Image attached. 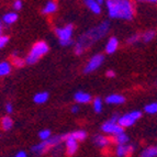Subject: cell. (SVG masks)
<instances>
[{"label":"cell","mask_w":157,"mask_h":157,"mask_svg":"<svg viewBox=\"0 0 157 157\" xmlns=\"http://www.w3.org/2000/svg\"><path fill=\"white\" fill-rule=\"evenodd\" d=\"M110 29V24L108 21L102 22L101 24H99L96 28H92L88 32H86L85 34H82L80 37L78 39V41L75 44V53L77 55L82 54L84 51L87 47H89L92 43L97 42L98 40L102 39L105 36L107 32Z\"/></svg>","instance_id":"6da1fadb"},{"label":"cell","mask_w":157,"mask_h":157,"mask_svg":"<svg viewBox=\"0 0 157 157\" xmlns=\"http://www.w3.org/2000/svg\"><path fill=\"white\" fill-rule=\"evenodd\" d=\"M108 12L110 18L131 20L134 17V7L128 0H108Z\"/></svg>","instance_id":"7a4b0ae2"},{"label":"cell","mask_w":157,"mask_h":157,"mask_svg":"<svg viewBox=\"0 0 157 157\" xmlns=\"http://www.w3.org/2000/svg\"><path fill=\"white\" fill-rule=\"evenodd\" d=\"M48 52V45L44 42V41H40V42L35 43L33 47L30 51L29 55L26 56L25 63L26 64H35L40 58L43 55H45Z\"/></svg>","instance_id":"3957f363"},{"label":"cell","mask_w":157,"mask_h":157,"mask_svg":"<svg viewBox=\"0 0 157 157\" xmlns=\"http://www.w3.org/2000/svg\"><path fill=\"white\" fill-rule=\"evenodd\" d=\"M63 140H64V135L53 136V137H50V139L46 140V141H42L40 144L33 146L32 147V152L37 155H41L44 152H46L48 148H52V147L54 148V146H57Z\"/></svg>","instance_id":"277c9868"},{"label":"cell","mask_w":157,"mask_h":157,"mask_svg":"<svg viewBox=\"0 0 157 157\" xmlns=\"http://www.w3.org/2000/svg\"><path fill=\"white\" fill-rule=\"evenodd\" d=\"M142 117V113L140 111H132V112H128L126 114L120 117L118 120V124L122 128H128V126H132L136 121L139 120Z\"/></svg>","instance_id":"5b68a950"},{"label":"cell","mask_w":157,"mask_h":157,"mask_svg":"<svg viewBox=\"0 0 157 157\" xmlns=\"http://www.w3.org/2000/svg\"><path fill=\"white\" fill-rule=\"evenodd\" d=\"M103 59H105V56L102 55V54H97V55L92 56L89 62L87 63L86 67H85V69H84L85 74H90V73H92V71H97L98 68L102 65Z\"/></svg>","instance_id":"8992f818"},{"label":"cell","mask_w":157,"mask_h":157,"mask_svg":"<svg viewBox=\"0 0 157 157\" xmlns=\"http://www.w3.org/2000/svg\"><path fill=\"white\" fill-rule=\"evenodd\" d=\"M55 33L57 37L59 39V43L68 42L71 41V35H73V25L71 24H67L64 28H58L55 30Z\"/></svg>","instance_id":"52a82bcc"},{"label":"cell","mask_w":157,"mask_h":157,"mask_svg":"<svg viewBox=\"0 0 157 157\" xmlns=\"http://www.w3.org/2000/svg\"><path fill=\"white\" fill-rule=\"evenodd\" d=\"M101 130L103 132H105V133L113 134L114 136L124 133V130L122 126H120L118 123H112V122H110V121H107L105 123L102 124Z\"/></svg>","instance_id":"ba28073f"},{"label":"cell","mask_w":157,"mask_h":157,"mask_svg":"<svg viewBox=\"0 0 157 157\" xmlns=\"http://www.w3.org/2000/svg\"><path fill=\"white\" fill-rule=\"evenodd\" d=\"M64 140H66V151H67L68 156H73L78 149V142L73 139L69 134L64 135Z\"/></svg>","instance_id":"9c48e42d"},{"label":"cell","mask_w":157,"mask_h":157,"mask_svg":"<svg viewBox=\"0 0 157 157\" xmlns=\"http://www.w3.org/2000/svg\"><path fill=\"white\" fill-rule=\"evenodd\" d=\"M133 151V145H118V147L115 149V153H117V156L118 157H126L128 155L132 154Z\"/></svg>","instance_id":"30bf717a"},{"label":"cell","mask_w":157,"mask_h":157,"mask_svg":"<svg viewBox=\"0 0 157 157\" xmlns=\"http://www.w3.org/2000/svg\"><path fill=\"white\" fill-rule=\"evenodd\" d=\"M124 101H125V98L118 94H109L105 98V102L109 103V105H121V103H124Z\"/></svg>","instance_id":"8fae6325"},{"label":"cell","mask_w":157,"mask_h":157,"mask_svg":"<svg viewBox=\"0 0 157 157\" xmlns=\"http://www.w3.org/2000/svg\"><path fill=\"white\" fill-rule=\"evenodd\" d=\"M118 46H119L118 39L114 36L111 37V39H109L107 45H105V53L107 54H113L115 51L118 50Z\"/></svg>","instance_id":"7c38bea8"},{"label":"cell","mask_w":157,"mask_h":157,"mask_svg":"<svg viewBox=\"0 0 157 157\" xmlns=\"http://www.w3.org/2000/svg\"><path fill=\"white\" fill-rule=\"evenodd\" d=\"M74 98H75V101L78 102V103H89V102L91 101V96L84 91L76 92L75 96H74Z\"/></svg>","instance_id":"4fadbf2b"},{"label":"cell","mask_w":157,"mask_h":157,"mask_svg":"<svg viewBox=\"0 0 157 157\" xmlns=\"http://www.w3.org/2000/svg\"><path fill=\"white\" fill-rule=\"evenodd\" d=\"M85 5L89 8L90 11L94 13V14H100L101 13V6L98 5L97 1H94V0H86L85 1Z\"/></svg>","instance_id":"5bb4252c"},{"label":"cell","mask_w":157,"mask_h":157,"mask_svg":"<svg viewBox=\"0 0 157 157\" xmlns=\"http://www.w3.org/2000/svg\"><path fill=\"white\" fill-rule=\"evenodd\" d=\"M94 144L98 145L99 147H107L108 145L110 144V141L108 139L107 136H103V135H97L94 136Z\"/></svg>","instance_id":"9a60e30c"},{"label":"cell","mask_w":157,"mask_h":157,"mask_svg":"<svg viewBox=\"0 0 157 157\" xmlns=\"http://www.w3.org/2000/svg\"><path fill=\"white\" fill-rule=\"evenodd\" d=\"M56 10H57V5H56V2H54V1H48V2L44 6L42 12L44 13V14H52V13H54Z\"/></svg>","instance_id":"2e32d148"},{"label":"cell","mask_w":157,"mask_h":157,"mask_svg":"<svg viewBox=\"0 0 157 157\" xmlns=\"http://www.w3.org/2000/svg\"><path fill=\"white\" fill-rule=\"evenodd\" d=\"M34 102L35 103H39V105H42V103H45V102L48 100V94L45 91L43 92H37L33 98Z\"/></svg>","instance_id":"e0dca14e"},{"label":"cell","mask_w":157,"mask_h":157,"mask_svg":"<svg viewBox=\"0 0 157 157\" xmlns=\"http://www.w3.org/2000/svg\"><path fill=\"white\" fill-rule=\"evenodd\" d=\"M18 20V14L16 12H9L6 13L5 16L2 17V21L6 24H12Z\"/></svg>","instance_id":"ac0fdd59"},{"label":"cell","mask_w":157,"mask_h":157,"mask_svg":"<svg viewBox=\"0 0 157 157\" xmlns=\"http://www.w3.org/2000/svg\"><path fill=\"white\" fill-rule=\"evenodd\" d=\"M11 73V65L8 62H1L0 63V77L7 76Z\"/></svg>","instance_id":"d6986e66"},{"label":"cell","mask_w":157,"mask_h":157,"mask_svg":"<svg viewBox=\"0 0 157 157\" xmlns=\"http://www.w3.org/2000/svg\"><path fill=\"white\" fill-rule=\"evenodd\" d=\"M141 157H157V146H151L145 148L142 152Z\"/></svg>","instance_id":"ffe728a7"},{"label":"cell","mask_w":157,"mask_h":157,"mask_svg":"<svg viewBox=\"0 0 157 157\" xmlns=\"http://www.w3.org/2000/svg\"><path fill=\"white\" fill-rule=\"evenodd\" d=\"M1 126L5 131H8V130H11L13 126V121L10 117H3L2 120H1Z\"/></svg>","instance_id":"44dd1931"},{"label":"cell","mask_w":157,"mask_h":157,"mask_svg":"<svg viewBox=\"0 0 157 157\" xmlns=\"http://www.w3.org/2000/svg\"><path fill=\"white\" fill-rule=\"evenodd\" d=\"M69 135L78 142V141H84V140L86 139L87 133L85 131H82V130H78V131H75V132H73V133H69Z\"/></svg>","instance_id":"7402d4cb"},{"label":"cell","mask_w":157,"mask_h":157,"mask_svg":"<svg viewBox=\"0 0 157 157\" xmlns=\"http://www.w3.org/2000/svg\"><path fill=\"white\" fill-rule=\"evenodd\" d=\"M128 141V136L126 135L125 133H122L120 135H117L114 139V142L115 143H118L119 145H125Z\"/></svg>","instance_id":"603a6c76"},{"label":"cell","mask_w":157,"mask_h":157,"mask_svg":"<svg viewBox=\"0 0 157 157\" xmlns=\"http://www.w3.org/2000/svg\"><path fill=\"white\" fill-rule=\"evenodd\" d=\"M144 110L148 114H155L157 113V102H153V103H148L147 105H145Z\"/></svg>","instance_id":"cb8c5ba5"},{"label":"cell","mask_w":157,"mask_h":157,"mask_svg":"<svg viewBox=\"0 0 157 157\" xmlns=\"http://www.w3.org/2000/svg\"><path fill=\"white\" fill-rule=\"evenodd\" d=\"M12 64L16 66V67L21 68V67H23L24 64H25V60L22 59V58H20V57H18L16 54H13V56H12Z\"/></svg>","instance_id":"d4e9b609"},{"label":"cell","mask_w":157,"mask_h":157,"mask_svg":"<svg viewBox=\"0 0 157 157\" xmlns=\"http://www.w3.org/2000/svg\"><path fill=\"white\" fill-rule=\"evenodd\" d=\"M94 110L97 113H100L102 111V100L100 98H94Z\"/></svg>","instance_id":"484cf974"},{"label":"cell","mask_w":157,"mask_h":157,"mask_svg":"<svg viewBox=\"0 0 157 157\" xmlns=\"http://www.w3.org/2000/svg\"><path fill=\"white\" fill-rule=\"evenodd\" d=\"M155 37V32L154 31H147L142 35V39L145 43H148L151 41H153V39Z\"/></svg>","instance_id":"4316f807"},{"label":"cell","mask_w":157,"mask_h":157,"mask_svg":"<svg viewBox=\"0 0 157 157\" xmlns=\"http://www.w3.org/2000/svg\"><path fill=\"white\" fill-rule=\"evenodd\" d=\"M39 137L42 141H46L51 137V131L50 130H42V131L39 133Z\"/></svg>","instance_id":"83f0119b"},{"label":"cell","mask_w":157,"mask_h":157,"mask_svg":"<svg viewBox=\"0 0 157 157\" xmlns=\"http://www.w3.org/2000/svg\"><path fill=\"white\" fill-rule=\"evenodd\" d=\"M8 42H9L8 36H6V35H0V50L3 48Z\"/></svg>","instance_id":"f1b7e54d"},{"label":"cell","mask_w":157,"mask_h":157,"mask_svg":"<svg viewBox=\"0 0 157 157\" xmlns=\"http://www.w3.org/2000/svg\"><path fill=\"white\" fill-rule=\"evenodd\" d=\"M140 39H141V36H140L139 34H134V35H132L131 37H128V44H134V43L139 42Z\"/></svg>","instance_id":"f546056e"},{"label":"cell","mask_w":157,"mask_h":157,"mask_svg":"<svg viewBox=\"0 0 157 157\" xmlns=\"http://www.w3.org/2000/svg\"><path fill=\"white\" fill-rule=\"evenodd\" d=\"M13 8L16 9V10H21L22 1H20V0H16V1L13 2Z\"/></svg>","instance_id":"4dcf8cb0"},{"label":"cell","mask_w":157,"mask_h":157,"mask_svg":"<svg viewBox=\"0 0 157 157\" xmlns=\"http://www.w3.org/2000/svg\"><path fill=\"white\" fill-rule=\"evenodd\" d=\"M6 110H7V112L10 114V113L13 112V107L11 103H7V105H6Z\"/></svg>","instance_id":"1f68e13d"},{"label":"cell","mask_w":157,"mask_h":157,"mask_svg":"<svg viewBox=\"0 0 157 157\" xmlns=\"http://www.w3.org/2000/svg\"><path fill=\"white\" fill-rule=\"evenodd\" d=\"M105 75H107V77H109V78H112V77L115 76V73L113 71H108L107 73H105Z\"/></svg>","instance_id":"d6a6232c"},{"label":"cell","mask_w":157,"mask_h":157,"mask_svg":"<svg viewBox=\"0 0 157 157\" xmlns=\"http://www.w3.org/2000/svg\"><path fill=\"white\" fill-rule=\"evenodd\" d=\"M78 111H79L78 105H73V107H71V112L73 113H76V112H78Z\"/></svg>","instance_id":"836d02e7"},{"label":"cell","mask_w":157,"mask_h":157,"mask_svg":"<svg viewBox=\"0 0 157 157\" xmlns=\"http://www.w3.org/2000/svg\"><path fill=\"white\" fill-rule=\"evenodd\" d=\"M16 157H26V153L25 152H19L18 154L16 155Z\"/></svg>","instance_id":"e575fe53"},{"label":"cell","mask_w":157,"mask_h":157,"mask_svg":"<svg viewBox=\"0 0 157 157\" xmlns=\"http://www.w3.org/2000/svg\"><path fill=\"white\" fill-rule=\"evenodd\" d=\"M2 24H1V22H0V35H2Z\"/></svg>","instance_id":"d590c367"},{"label":"cell","mask_w":157,"mask_h":157,"mask_svg":"<svg viewBox=\"0 0 157 157\" xmlns=\"http://www.w3.org/2000/svg\"><path fill=\"white\" fill-rule=\"evenodd\" d=\"M148 2H151V3H157V0H149Z\"/></svg>","instance_id":"8d00e7d4"},{"label":"cell","mask_w":157,"mask_h":157,"mask_svg":"<svg viewBox=\"0 0 157 157\" xmlns=\"http://www.w3.org/2000/svg\"><path fill=\"white\" fill-rule=\"evenodd\" d=\"M97 2H98V5H99V6H101L102 3H103V1H102V0H98Z\"/></svg>","instance_id":"74e56055"}]
</instances>
